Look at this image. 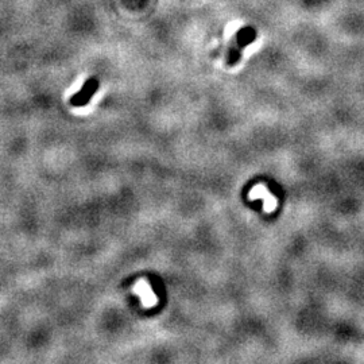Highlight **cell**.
<instances>
[{"instance_id":"cell-2","label":"cell","mask_w":364,"mask_h":364,"mask_svg":"<svg viewBox=\"0 0 364 364\" xmlns=\"http://www.w3.org/2000/svg\"><path fill=\"white\" fill-rule=\"evenodd\" d=\"M98 87L99 83L96 80H89V81L85 84V87L83 88V90L73 99V103H75V104H83V103L88 102L90 96H92V93L98 89Z\"/></svg>"},{"instance_id":"cell-3","label":"cell","mask_w":364,"mask_h":364,"mask_svg":"<svg viewBox=\"0 0 364 364\" xmlns=\"http://www.w3.org/2000/svg\"><path fill=\"white\" fill-rule=\"evenodd\" d=\"M240 47H237L236 45L235 46H232L231 49H229V53H228V62L231 65H233V64H236L237 61L240 60V56H241V52H240Z\"/></svg>"},{"instance_id":"cell-1","label":"cell","mask_w":364,"mask_h":364,"mask_svg":"<svg viewBox=\"0 0 364 364\" xmlns=\"http://www.w3.org/2000/svg\"><path fill=\"white\" fill-rule=\"evenodd\" d=\"M256 39V30L252 26H243L240 30L236 33L235 37V45L237 47H246V46L251 45L252 42Z\"/></svg>"}]
</instances>
